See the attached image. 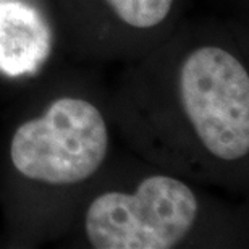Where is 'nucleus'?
I'll return each instance as SVG.
<instances>
[{
    "instance_id": "obj_4",
    "label": "nucleus",
    "mask_w": 249,
    "mask_h": 249,
    "mask_svg": "<svg viewBox=\"0 0 249 249\" xmlns=\"http://www.w3.org/2000/svg\"><path fill=\"white\" fill-rule=\"evenodd\" d=\"M51 49V28L36 8L17 0L0 3V73L7 76L37 73Z\"/></svg>"
},
{
    "instance_id": "obj_3",
    "label": "nucleus",
    "mask_w": 249,
    "mask_h": 249,
    "mask_svg": "<svg viewBox=\"0 0 249 249\" xmlns=\"http://www.w3.org/2000/svg\"><path fill=\"white\" fill-rule=\"evenodd\" d=\"M180 96L199 141L222 160L249 151V76L235 55L220 47H201L180 71Z\"/></svg>"
},
{
    "instance_id": "obj_5",
    "label": "nucleus",
    "mask_w": 249,
    "mask_h": 249,
    "mask_svg": "<svg viewBox=\"0 0 249 249\" xmlns=\"http://www.w3.org/2000/svg\"><path fill=\"white\" fill-rule=\"evenodd\" d=\"M123 23L133 28H152L167 18L173 0H107Z\"/></svg>"
},
{
    "instance_id": "obj_2",
    "label": "nucleus",
    "mask_w": 249,
    "mask_h": 249,
    "mask_svg": "<svg viewBox=\"0 0 249 249\" xmlns=\"http://www.w3.org/2000/svg\"><path fill=\"white\" fill-rule=\"evenodd\" d=\"M197 215L191 188L167 175L141 181L136 193L101 194L84 218L96 249H170L185 240Z\"/></svg>"
},
{
    "instance_id": "obj_1",
    "label": "nucleus",
    "mask_w": 249,
    "mask_h": 249,
    "mask_svg": "<svg viewBox=\"0 0 249 249\" xmlns=\"http://www.w3.org/2000/svg\"><path fill=\"white\" fill-rule=\"evenodd\" d=\"M108 131L101 112L78 97H60L39 118L13 134L15 168L47 185H73L97 172L106 159Z\"/></svg>"
}]
</instances>
